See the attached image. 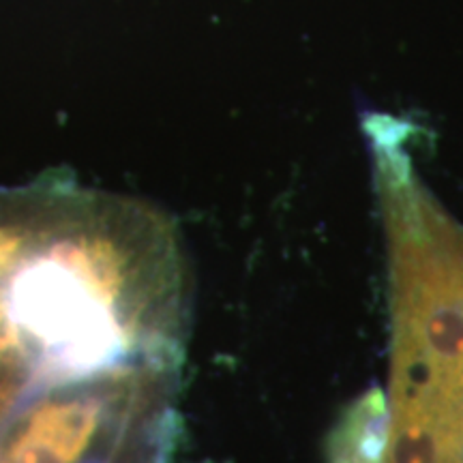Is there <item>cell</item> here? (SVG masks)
Listing matches in <instances>:
<instances>
[{
  "label": "cell",
  "instance_id": "obj_1",
  "mask_svg": "<svg viewBox=\"0 0 463 463\" xmlns=\"http://www.w3.org/2000/svg\"><path fill=\"white\" fill-rule=\"evenodd\" d=\"M389 405L372 389L347 408L328 439V463H384L389 447Z\"/></svg>",
  "mask_w": 463,
  "mask_h": 463
}]
</instances>
